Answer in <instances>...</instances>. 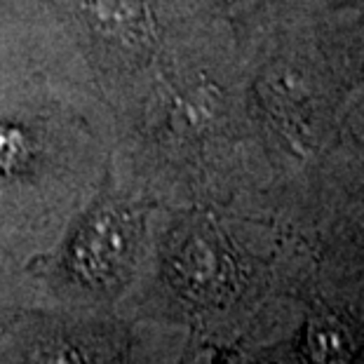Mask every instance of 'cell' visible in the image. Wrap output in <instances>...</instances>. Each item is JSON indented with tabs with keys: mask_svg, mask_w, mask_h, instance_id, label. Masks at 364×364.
Here are the masks:
<instances>
[{
	"mask_svg": "<svg viewBox=\"0 0 364 364\" xmlns=\"http://www.w3.org/2000/svg\"><path fill=\"white\" fill-rule=\"evenodd\" d=\"M313 350L320 364H343L348 358V341L341 329L324 327L313 334Z\"/></svg>",
	"mask_w": 364,
	"mask_h": 364,
	"instance_id": "cell-1",
	"label": "cell"
}]
</instances>
